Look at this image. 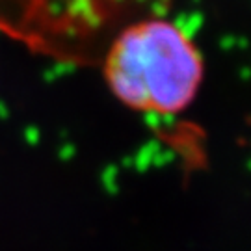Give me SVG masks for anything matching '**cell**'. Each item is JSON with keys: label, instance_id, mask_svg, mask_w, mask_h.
Instances as JSON below:
<instances>
[{"label": "cell", "instance_id": "obj_1", "mask_svg": "<svg viewBox=\"0 0 251 251\" xmlns=\"http://www.w3.org/2000/svg\"><path fill=\"white\" fill-rule=\"evenodd\" d=\"M102 73L110 91L125 106L175 116L196 99L205 65L182 28L166 19H145L116 37Z\"/></svg>", "mask_w": 251, "mask_h": 251}]
</instances>
